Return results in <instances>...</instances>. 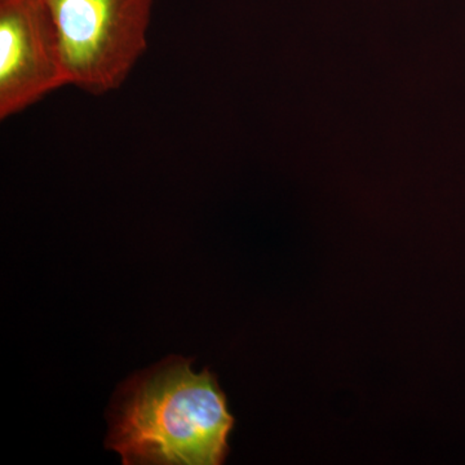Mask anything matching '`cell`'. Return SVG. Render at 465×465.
<instances>
[{
    "mask_svg": "<svg viewBox=\"0 0 465 465\" xmlns=\"http://www.w3.org/2000/svg\"><path fill=\"white\" fill-rule=\"evenodd\" d=\"M192 362L168 358L119 391L106 446L124 464L224 463L234 418L216 376Z\"/></svg>",
    "mask_w": 465,
    "mask_h": 465,
    "instance_id": "cell-1",
    "label": "cell"
},
{
    "mask_svg": "<svg viewBox=\"0 0 465 465\" xmlns=\"http://www.w3.org/2000/svg\"><path fill=\"white\" fill-rule=\"evenodd\" d=\"M69 84L94 96L118 90L148 47L155 0H41Z\"/></svg>",
    "mask_w": 465,
    "mask_h": 465,
    "instance_id": "cell-2",
    "label": "cell"
},
{
    "mask_svg": "<svg viewBox=\"0 0 465 465\" xmlns=\"http://www.w3.org/2000/svg\"><path fill=\"white\" fill-rule=\"evenodd\" d=\"M65 85L63 54L41 0H0V119Z\"/></svg>",
    "mask_w": 465,
    "mask_h": 465,
    "instance_id": "cell-3",
    "label": "cell"
}]
</instances>
